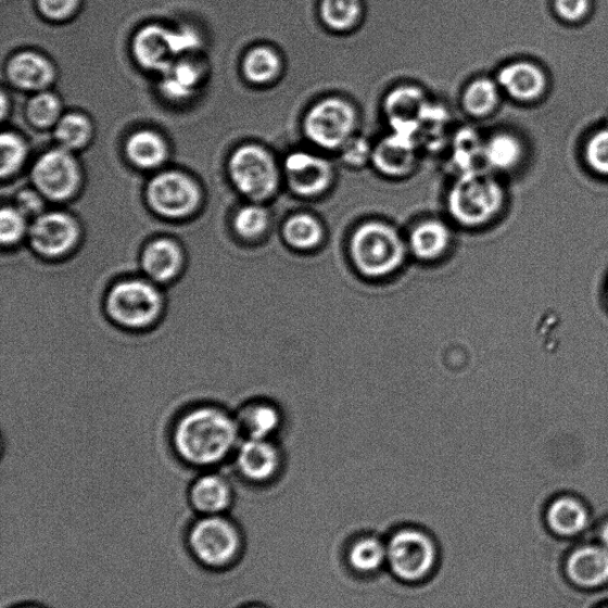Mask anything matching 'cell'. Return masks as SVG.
Instances as JSON below:
<instances>
[{
	"label": "cell",
	"instance_id": "43",
	"mask_svg": "<svg viewBox=\"0 0 608 608\" xmlns=\"http://www.w3.org/2000/svg\"><path fill=\"white\" fill-rule=\"evenodd\" d=\"M18 206L22 213L34 214L42 208L41 199L33 192H23L18 195Z\"/></svg>",
	"mask_w": 608,
	"mask_h": 608
},
{
	"label": "cell",
	"instance_id": "9",
	"mask_svg": "<svg viewBox=\"0 0 608 608\" xmlns=\"http://www.w3.org/2000/svg\"><path fill=\"white\" fill-rule=\"evenodd\" d=\"M356 125V112L344 100L326 99L316 104L304 121L311 141L326 149L344 145Z\"/></svg>",
	"mask_w": 608,
	"mask_h": 608
},
{
	"label": "cell",
	"instance_id": "44",
	"mask_svg": "<svg viewBox=\"0 0 608 608\" xmlns=\"http://www.w3.org/2000/svg\"><path fill=\"white\" fill-rule=\"evenodd\" d=\"M599 540L603 546L608 548V519L601 524L599 529Z\"/></svg>",
	"mask_w": 608,
	"mask_h": 608
},
{
	"label": "cell",
	"instance_id": "5",
	"mask_svg": "<svg viewBox=\"0 0 608 608\" xmlns=\"http://www.w3.org/2000/svg\"><path fill=\"white\" fill-rule=\"evenodd\" d=\"M503 190L490 176L477 170L464 173L451 190L448 204L455 220L463 225L485 224L503 205Z\"/></svg>",
	"mask_w": 608,
	"mask_h": 608
},
{
	"label": "cell",
	"instance_id": "30",
	"mask_svg": "<svg viewBox=\"0 0 608 608\" xmlns=\"http://www.w3.org/2000/svg\"><path fill=\"white\" fill-rule=\"evenodd\" d=\"M499 91L496 84L489 79H479L468 86L464 97V105L473 116H485L496 107Z\"/></svg>",
	"mask_w": 608,
	"mask_h": 608
},
{
	"label": "cell",
	"instance_id": "34",
	"mask_svg": "<svg viewBox=\"0 0 608 608\" xmlns=\"http://www.w3.org/2000/svg\"><path fill=\"white\" fill-rule=\"evenodd\" d=\"M280 423V417L269 405H257L245 415V426L251 439H262L270 435Z\"/></svg>",
	"mask_w": 608,
	"mask_h": 608
},
{
	"label": "cell",
	"instance_id": "32",
	"mask_svg": "<svg viewBox=\"0 0 608 608\" xmlns=\"http://www.w3.org/2000/svg\"><path fill=\"white\" fill-rule=\"evenodd\" d=\"M90 135V123L79 114H68L58 124L56 138L63 148L79 149L86 144Z\"/></svg>",
	"mask_w": 608,
	"mask_h": 608
},
{
	"label": "cell",
	"instance_id": "41",
	"mask_svg": "<svg viewBox=\"0 0 608 608\" xmlns=\"http://www.w3.org/2000/svg\"><path fill=\"white\" fill-rule=\"evenodd\" d=\"M342 147V157L353 166H360L371 156V149L363 138H350Z\"/></svg>",
	"mask_w": 608,
	"mask_h": 608
},
{
	"label": "cell",
	"instance_id": "8",
	"mask_svg": "<svg viewBox=\"0 0 608 608\" xmlns=\"http://www.w3.org/2000/svg\"><path fill=\"white\" fill-rule=\"evenodd\" d=\"M233 182L246 197L263 200L276 190L278 173L273 157L259 147H243L230 162Z\"/></svg>",
	"mask_w": 608,
	"mask_h": 608
},
{
	"label": "cell",
	"instance_id": "23",
	"mask_svg": "<svg viewBox=\"0 0 608 608\" xmlns=\"http://www.w3.org/2000/svg\"><path fill=\"white\" fill-rule=\"evenodd\" d=\"M9 78L23 90H43L54 78L50 63L35 53H22L10 62Z\"/></svg>",
	"mask_w": 608,
	"mask_h": 608
},
{
	"label": "cell",
	"instance_id": "17",
	"mask_svg": "<svg viewBox=\"0 0 608 608\" xmlns=\"http://www.w3.org/2000/svg\"><path fill=\"white\" fill-rule=\"evenodd\" d=\"M233 501L230 483L217 474L200 477L189 491V503L199 516L226 515Z\"/></svg>",
	"mask_w": 608,
	"mask_h": 608
},
{
	"label": "cell",
	"instance_id": "36",
	"mask_svg": "<svg viewBox=\"0 0 608 608\" xmlns=\"http://www.w3.org/2000/svg\"><path fill=\"white\" fill-rule=\"evenodd\" d=\"M0 150H2V162H0V173L3 177L14 174L21 166L27 148L22 139L14 134H4L0 139Z\"/></svg>",
	"mask_w": 608,
	"mask_h": 608
},
{
	"label": "cell",
	"instance_id": "11",
	"mask_svg": "<svg viewBox=\"0 0 608 608\" xmlns=\"http://www.w3.org/2000/svg\"><path fill=\"white\" fill-rule=\"evenodd\" d=\"M33 179L49 199L65 200L78 188L79 170L67 151L53 150L37 161Z\"/></svg>",
	"mask_w": 608,
	"mask_h": 608
},
{
	"label": "cell",
	"instance_id": "33",
	"mask_svg": "<svg viewBox=\"0 0 608 608\" xmlns=\"http://www.w3.org/2000/svg\"><path fill=\"white\" fill-rule=\"evenodd\" d=\"M483 152L484 148L481 147L477 134L472 130H463L455 138L454 157L464 173L476 170L474 164Z\"/></svg>",
	"mask_w": 608,
	"mask_h": 608
},
{
	"label": "cell",
	"instance_id": "26",
	"mask_svg": "<svg viewBox=\"0 0 608 608\" xmlns=\"http://www.w3.org/2000/svg\"><path fill=\"white\" fill-rule=\"evenodd\" d=\"M522 154L521 142L516 137L506 134L492 137L483 152L490 166L499 170L514 168L521 161Z\"/></svg>",
	"mask_w": 608,
	"mask_h": 608
},
{
	"label": "cell",
	"instance_id": "15",
	"mask_svg": "<svg viewBox=\"0 0 608 608\" xmlns=\"http://www.w3.org/2000/svg\"><path fill=\"white\" fill-rule=\"evenodd\" d=\"M566 573L578 587L593 590L608 584V548L588 544L569 555Z\"/></svg>",
	"mask_w": 608,
	"mask_h": 608
},
{
	"label": "cell",
	"instance_id": "22",
	"mask_svg": "<svg viewBox=\"0 0 608 608\" xmlns=\"http://www.w3.org/2000/svg\"><path fill=\"white\" fill-rule=\"evenodd\" d=\"M142 264L152 281L168 282L181 270L182 252L170 240H157L145 249Z\"/></svg>",
	"mask_w": 608,
	"mask_h": 608
},
{
	"label": "cell",
	"instance_id": "16",
	"mask_svg": "<svg viewBox=\"0 0 608 608\" xmlns=\"http://www.w3.org/2000/svg\"><path fill=\"white\" fill-rule=\"evenodd\" d=\"M238 468L253 484H268L280 470V455L262 439H251L238 453Z\"/></svg>",
	"mask_w": 608,
	"mask_h": 608
},
{
	"label": "cell",
	"instance_id": "19",
	"mask_svg": "<svg viewBox=\"0 0 608 608\" xmlns=\"http://www.w3.org/2000/svg\"><path fill=\"white\" fill-rule=\"evenodd\" d=\"M499 85L512 98L521 101L537 99L546 90V76L530 62H516L498 75Z\"/></svg>",
	"mask_w": 608,
	"mask_h": 608
},
{
	"label": "cell",
	"instance_id": "45",
	"mask_svg": "<svg viewBox=\"0 0 608 608\" xmlns=\"http://www.w3.org/2000/svg\"><path fill=\"white\" fill-rule=\"evenodd\" d=\"M239 608H268V607L259 603H245L243 606H240Z\"/></svg>",
	"mask_w": 608,
	"mask_h": 608
},
{
	"label": "cell",
	"instance_id": "10",
	"mask_svg": "<svg viewBox=\"0 0 608 608\" xmlns=\"http://www.w3.org/2000/svg\"><path fill=\"white\" fill-rule=\"evenodd\" d=\"M150 205L170 218L185 217L199 204V189L187 176L166 173L152 180L148 189Z\"/></svg>",
	"mask_w": 608,
	"mask_h": 608
},
{
	"label": "cell",
	"instance_id": "47",
	"mask_svg": "<svg viewBox=\"0 0 608 608\" xmlns=\"http://www.w3.org/2000/svg\"><path fill=\"white\" fill-rule=\"evenodd\" d=\"M603 608H608V606H606V607H603Z\"/></svg>",
	"mask_w": 608,
	"mask_h": 608
},
{
	"label": "cell",
	"instance_id": "39",
	"mask_svg": "<svg viewBox=\"0 0 608 608\" xmlns=\"http://www.w3.org/2000/svg\"><path fill=\"white\" fill-rule=\"evenodd\" d=\"M587 160L594 170L608 175V129L593 136L587 147Z\"/></svg>",
	"mask_w": 608,
	"mask_h": 608
},
{
	"label": "cell",
	"instance_id": "29",
	"mask_svg": "<svg viewBox=\"0 0 608 608\" xmlns=\"http://www.w3.org/2000/svg\"><path fill=\"white\" fill-rule=\"evenodd\" d=\"M280 59L271 49L261 47L246 56L244 72L252 83L265 84L271 81L280 71Z\"/></svg>",
	"mask_w": 608,
	"mask_h": 608
},
{
	"label": "cell",
	"instance_id": "28",
	"mask_svg": "<svg viewBox=\"0 0 608 608\" xmlns=\"http://www.w3.org/2000/svg\"><path fill=\"white\" fill-rule=\"evenodd\" d=\"M320 15L327 27L347 30L362 16V0H321Z\"/></svg>",
	"mask_w": 608,
	"mask_h": 608
},
{
	"label": "cell",
	"instance_id": "24",
	"mask_svg": "<svg viewBox=\"0 0 608 608\" xmlns=\"http://www.w3.org/2000/svg\"><path fill=\"white\" fill-rule=\"evenodd\" d=\"M449 243L448 228L439 221L417 226L411 235V248L417 257L434 259L442 255Z\"/></svg>",
	"mask_w": 608,
	"mask_h": 608
},
{
	"label": "cell",
	"instance_id": "3",
	"mask_svg": "<svg viewBox=\"0 0 608 608\" xmlns=\"http://www.w3.org/2000/svg\"><path fill=\"white\" fill-rule=\"evenodd\" d=\"M440 562L435 539L422 528L403 525L387 537V569L405 584H420L432 577Z\"/></svg>",
	"mask_w": 608,
	"mask_h": 608
},
{
	"label": "cell",
	"instance_id": "6",
	"mask_svg": "<svg viewBox=\"0 0 608 608\" xmlns=\"http://www.w3.org/2000/svg\"><path fill=\"white\" fill-rule=\"evenodd\" d=\"M106 308L111 318L123 327L141 329L159 318L162 297L151 283L124 281L111 289Z\"/></svg>",
	"mask_w": 608,
	"mask_h": 608
},
{
	"label": "cell",
	"instance_id": "37",
	"mask_svg": "<svg viewBox=\"0 0 608 608\" xmlns=\"http://www.w3.org/2000/svg\"><path fill=\"white\" fill-rule=\"evenodd\" d=\"M268 213L258 206H249L240 211L236 218V230L244 238H256L268 227Z\"/></svg>",
	"mask_w": 608,
	"mask_h": 608
},
{
	"label": "cell",
	"instance_id": "21",
	"mask_svg": "<svg viewBox=\"0 0 608 608\" xmlns=\"http://www.w3.org/2000/svg\"><path fill=\"white\" fill-rule=\"evenodd\" d=\"M590 522L586 506L573 497L555 499L547 510V524L556 535L573 537L581 534Z\"/></svg>",
	"mask_w": 608,
	"mask_h": 608
},
{
	"label": "cell",
	"instance_id": "18",
	"mask_svg": "<svg viewBox=\"0 0 608 608\" xmlns=\"http://www.w3.org/2000/svg\"><path fill=\"white\" fill-rule=\"evenodd\" d=\"M345 560L353 573L371 577L387 569V539L376 534L353 537L345 552Z\"/></svg>",
	"mask_w": 608,
	"mask_h": 608
},
{
	"label": "cell",
	"instance_id": "7",
	"mask_svg": "<svg viewBox=\"0 0 608 608\" xmlns=\"http://www.w3.org/2000/svg\"><path fill=\"white\" fill-rule=\"evenodd\" d=\"M197 36L190 31H170L161 25H148L135 38L136 59L149 69L167 72L174 59L198 47Z\"/></svg>",
	"mask_w": 608,
	"mask_h": 608
},
{
	"label": "cell",
	"instance_id": "13",
	"mask_svg": "<svg viewBox=\"0 0 608 608\" xmlns=\"http://www.w3.org/2000/svg\"><path fill=\"white\" fill-rule=\"evenodd\" d=\"M286 170L291 189L303 197L322 193L332 181V169L328 162L308 152L290 155Z\"/></svg>",
	"mask_w": 608,
	"mask_h": 608
},
{
	"label": "cell",
	"instance_id": "27",
	"mask_svg": "<svg viewBox=\"0 0 608 608\" xmlns=\"http://www.w3.org/2000/svg\"><path fill=\"white\" fill-rule=\"evenodd\" d=\"M324 231L320 223L308 214H297L284 226L287 242L300 250H309L321 242Z\"/></svg>",
	"mask_w": 608,
	"mask_h": 608
},
{
	"label": "cell",
	"instance_id": "42",
	"mask_svg": "<svg viewBox=\"0 0 608 608\" xmlns=\"http://www.w3.org/2000/svg\"><path fill=\"white\" fill-rule=\"evenodd\" d=\"M590 7V0H555V8L559 15L570 22L584 17Z\"/></svg>",
	"mask_w": 608,
	"mask_h": 608
},
{
	"label": "cell",
	"instance_id": "12",
	"mask_svg": "<svg viewBox=\"0 0 608 608\" xmlns=\"http://www.w3.org/2000/svg\"><path fill=\"white\" fill-rule=\"evenodd\" d=\"M78 238V226L68 215L62 213L42 215L30 230L34 249L48 257H58L67 253L74 248Z\"/></svg>",
	"mask_w": 608,
	"mask_h": 608
},
{
	"label": "cell",
	"instance_id": "40",
	"mask_svg": "<svg viewBox=\"0 0 608 608\" xmlns=\"http://www.w3.org/2000/svg\"><path fill=\"white\" fill-rule=\"evenodd\" d=\"M80 0H38V8L50 20H65L78 9Z\"/></svg>",
	"mask_w": 608,
	"mask_h": 608
},
{
	"label": "cell",
	"instance_id": "31",
	"mask_svg": "<svg viewBox=\"0 0 608 608\" xmlns=\"http://www.w3.org/2000/svg\"><path fill=\"white\" fill-rule=\"evenodd\" d=\"M199 74L188 63H177L164 72L163 92L170 98H185L192 93Z\"/></svg>",
	"mask_w": 608,
	"mask_h": 608
},
{
	"label": "cell",
	"instance_id": "35",
	"mask_svg": "<svg viewBox=\"0 0 608 608\" xmlns=\"http://www.w3.org/2000/svg\"><path fill=\"white\" fill-rule=\"evenodd\" d=\"M60 101L49 93H41L33 98L28 106V116L33 124L47 128L53 125L60 116Z\"/></svg>",
	"mask_w": 608,
	"mask_h": 608
},
{
	"label": "cell",
	"instance_id": "20",
	"mask_svg": "<svg viewBox=\"0 0 608 608\" xmlns=\"http://www.w3.org/2000/svg\"><path fill=\"white\" fill-rule=\"evenodd\" d=\"M416 139L394 134L383 139L373 151L372 159L379 172L389 176L407 174L415 161Z\"/></svg>",
	"mask_w": 608,
	"mask_h": 608
},
{
	"label": "cell",
	"instance_id": "1",
	"mask_svg": "<svg viewBox=\"0 0 608 608\" xmlns=\"http://www.w3.org/2000/svg\"><path fill=\"white\" fill-rule=\"evenodd\" d=\"M237 427L223 411L202 408L186 415L175 430V446L183 460L211 466L226 458L235 446Z\"/></svg>",
	"mask_w": 608,
	"mask_h": 608
},
{
	"label": "cell",
	"instance_id": "25",
	"mask_svg": "<svg viewBox=\"0 0 608 608\" xmlns=\"http://www.w3.org/2000/svg\"><path fill=\"white\" fill-rule=\"evenodd\" d=\"M126 152L136 166L155 168L167 156L166 144L154 132L141 131L134 135L126 145Z\"/></svg>",
	"mask_w": 608,
	"mask_h": 608
},
{
	"label": "cell",
	"instance_id": "14",
	"mask_svg": "<svg viewBox=\"0 0 608 608\" xmlns=\"http://www.w3.org/2000/svg\"><path fill=\"white\" fill-rule=\"evenodd\" d=\"M428 105L420 90L415 87H401L388 96L385 112L396 134L416 139Z\"/></svg>",
	"mask_w": 608,
	"mask_h": 608
},
{
	"label": "cell",
	"instance_id": "2",
	"mask_svg": "<svg viewBox=\"0 0 608 608\" xmlns=\"http://www.w3.org/2000/svg\"><path fill=\"white\" fill-rule=\"evenodd\" d=\"M187 546L202 567L224 570L242 559L246 540L244 531L227 515L200 516L188 530Z\"/></svg>",
	"mask_w": 608,
	"mask_h": 608
},
{
	"label": "cell",
	"instance_id": "38",
	"mask_svg": "<svg viewBox=\"0 0 608 608\" xmlns=\"http://www.w3.org/2000/svg\"><path fill=\"white\" fill-rule=\"evenodd\" d=\"M25 232L23 213L14 208H4L0 214V239L4 245L14 244Z\"/></svg>",
	"mask_w": 608,
	"mask_h": 608
},
{
	"label": "cell",
	"instance_id": "4",
	"mask_svg": "<svg viewBox=\"0 0 608 608\" xmlns=\"http://www.w3.org/2000/svg\"><path fill=\"white\" fill-rule=\"evenodd\" d=\"M352 257L366 276L382 277L400 268L404 244L394 228L380 223L360 226L352 238Z\"/></svg>",
	"mask_w": 608,
	"mask_h": 608
},
{
	"label": "cell",
	"instance_id": "46",
	"mask_svg": "<svg viewBox=\"0 0 608 608\" xmlns=\"http://www.w3.org/2000/svg\"><path fill=\"white\" fill-rule=\"evenodd\" d=\"M16 608H45V607L38 605H22Z\"/></svg>",
	"mask_w": 608,
	"mask_h": 608
}]
</instances>
